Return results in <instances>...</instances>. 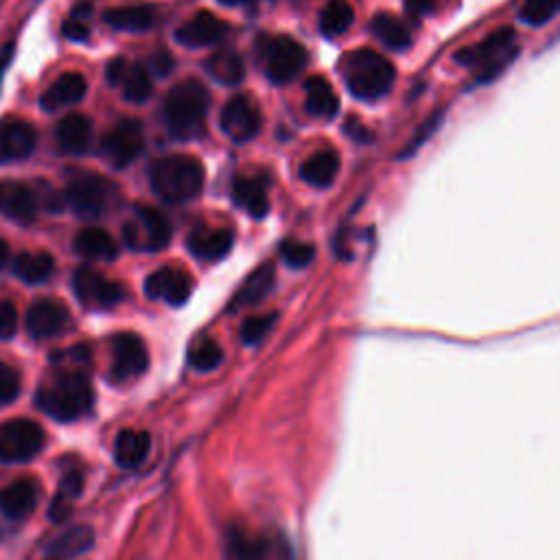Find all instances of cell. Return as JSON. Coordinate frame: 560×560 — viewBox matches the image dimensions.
<instances>
[{
    "label": "cell",
    "instance_id": "6da1fadb",
    "mask_svg": "<svg viewBox=\"0 0 560 560\" xmlns=\"http://www.w3.org/2000/svg\"><path fill=\"white\" fill-rule=\"evenodd\" d=\"M35 403L46 416L60 420V423H70L92 410L95 392H92L90 379L84 372L64 370L42 385Z\"/></svg>",
    "mask_w": 560,
    "mask_h": 560
},
{
    "label": "cell",
    "instance_id": "7a4b0ae2",
    "mask_svg": "<svg viewBox=\"0 0 560 560\" xmlns=\"http://www.w3.org/2000/svg\"><path fill=\"white\" fill-rule=\"evenodd\" d=\"M151 189L167 204H186L204 191L206 171L193 156L175 154L156 160L149 169Z\"/></svg>",
    "mask_w": 560,
    "mask_h": 560
},
{
    "label": "cell",
    "instance_id": "3957f363",
    "mask_svg": "<svg viewBox=\"0 0 560 560\" xmlns=\"http://www.w3.org/2000/svg\"><path fill=\"white\" fill-rule=\"evenodd\" d=\"M210 95L202 81L186 79L175 86L165 101V123L175 140H195L204 134Z\"/></svg>",
    "mask_w": 560,
    "mask_h": 560
},
{
    "label": "cell",
    "instance_id": "277c9868",
    "mask_svg": "<svg viewBox=\"0 0 560 560\" xmlns=\"http://www.w3.org/2000/svg\"><path fill=\"white\" fill-rule=\"evenodd\" d=\"M340 73L353 97L361 101H377L385 97L396 79L394 66L383 55L370 49L348 53L340 62Z\"/></svg>",
    "mask_w": 560,
    "mask_h": 560
},
{
    "label": "cell",
    "instance_id": "5b68a950",
    "mask_svg": "<svg viewBox=\"0 0 560 560\" xmlns=\"http://www.w3.org/2000/svg\"><path fill=\"white\" fill-rule=\"evenodd\" d=\"M515 40V31L499 29L490 33L482 42H477L475 46L455 53V62L466 68H475L477 75H480V81H490L499 73H504L508 64L519 55V46L515 44Z\"/></svg>",
    "mask_w": 560,
    "mask_h": 560
},
{
    "label": "cell",
    "instance_id": "8992f818",
    "mask_svg": "<svg viewBox=\"0 0 560 560\" xmlns=\"http://www.w3.org/2000/svg\"><path fill=\"white\" fill-rule=\"evenodd\" d=\"M116 200L112 182L97 173H81L66 184L64 202L81 219H97L108 213Z\"/></svg>",
    "mask_w": 560,
    "mask_h": 560
},
{
    "label": "cell",
    "instance_id": "52a82bcc",
    "mask_svg": "<svg viewBox=\"0 0 560 560\" xmlns=\"http://www.w3.org/2000/svg\"><path fill=\"white\" fill-rule=\"evenodd\" d=\"M123 241L136 252H160L171 243V224L160 210L138 206L134 217L123 226Z\"/></svg>",
    "mask_w": 560,
    "mask_h": 560
},
{
    "label": "cell",
    "instance_id": "ba28073f",
    "mask_svg": "<svg viewBox=\"0 0 560 560\" xmlns=\"http://www.w3.org/2000/svg\"><path fill=\"white\" fill-rule=\"evenodd\" d=\"M44 429L27 418H11L0 425V462L22 464L44 449Z\"/></svg>",
    "mask_w": 560,
    "mask_h": 560
},
{
    "label": "cell",
    "instance_id": "9c48e42d",
    "mask_svg": "<svg viewBox=\"0 0 560 560\" xmlns=\"http://www.w3.org/2000/svg\"><path fill=\"white\" fill-rule=\"evenodd\" d=\"M307 66V51L302 44L287 35L267 40L263 46V68L267 79L276 86L294 81Z\"/></svg>",
    "mask_w": 560,
    "mask_h": 560
},
{
    "label": "cell",
    "instance_id": "30bf717a",
    "mask_svg": "<svg viewBox=\"0 0 560 560\" xmlns=\"http://www.w3.org/2000/svg\"><path fill=\"white\" fill-rule=\"evenodd\" d=\"M145 149V132L143 125L134 119H125L116 123L110 134L103 138L101 156L114 169H125L143 154Z\"/></svg>",
    "mask_w": 560,
    "mask_h": 560
},
{
    "label": "cell",
    "instance_id": "8fae6325",
    "mask_svg": "<svg viewBox=\"0 0 560 560\" xmlns=\"http://www.w3.org/2000/svg\"><path fill=\"white\" fill-rule=\"evenodd\" d=\"M219 125L230 140H235V143H248V140L256 138L261 132L263 119L259 105H256V101L250 95L232 97L224 105V110H221Z\"/></svg>",
    "mask_w": 560,
    "mask_h": 560
},
{
    "label": "cell",
    "instance_id": "7c38bea8",
    "mask_svg": "<svg viewBox=\"0 0 560 560\" xmlns=\"http://www.w3.org/2000/svg\"><path fill=\"white\" fill-rule=\"evenodd\" d=\"M73 289L86 309H112L123 300V287L92 267H79L73 278Z\"/></svg>",
    "mask_w": 560,
    "mask_h": 560
},
{
    "label": "cell",
    "instance_id": "4fadbf2b",
    "mask_svg": "<svg viewBox=\"0 0 560 560\" xmlns=\"http://www.w3.org/2000/svg\"><path fill=\"white\" fill-rule=\"evenodd\" d=\"M149 366L145 342L134 333H116L112 337V379L130 381L143 375Z\"/></svg>",
    "mask_w": 560,
    "mask_h": 560
},
{
    "label": "cell",
    "instance_id": "5bb4252c",
    "mask_svg": "<svg viewBox=\"0 0 560 560\" xmlns=\"http://www.w3.org/2000/svg\"><path fill=\"white\" fill-rule=\"evenodd\" d=\"M70 326V313L60 300H35L27 311V331L33 340H53Z\"/></svg>",
    "mask_w": 560,
    "mask_h": 560
},
{
    "label": "cell",
    "instance_id": "9a60e30c",
    "mask_svg": "<svg viewBox=\"0 0 560 560\" xmlns=\"http://www.w3.org/2000/svg\"><path fill=\"white\" fill-rule=\"evenodd\" d=\"M35 143H38V132L31 123L16 119V116H7L0 121V165L29 158Z\"/></svg>",
    "mask_w": 560,
    "mask_h": 560
},
{
    "label": "cell",
    "instance_id": "2e32d148",
    "mask_svg": "<svg viewBox=\"0 0 560 560\" xmlns=\"http://www.w3.org/2000/svg\"><path fill=\"white\" fill-rule=\"evenodd\" d=\"M145 294L151 300H165L171 307H182L193 294V280L189 274L175 270V267H162V270L147 276Z\"/></svg>",
    "mask_w": 560,
    "mask_h": 560
},
{
    "label": "cell",
    "instance_id": "e0dca14e",
    "mask_svg": "<svg viewBox=\"0 0 560 560\" xmlns=\"http://www.w3.org/2000/svg\"><path fill=\"white\" fill-rule=\"evenodd\" d=\"M228 25L224 20H219L210 11H200V14L186 20L184 25L175 31V40H178L186 49H202V46L217 44L226 38Z\"/></svg>",
    "mask_w": 560,
    "mask_h": 560
},
{
    "label": "cell",
    "instance_id": "ac0fdd59",
    "mask_svg": "<svg viewBox=\"0 0 560 560\" xmlns=\"http://www.w3.org/2000/svg\"><path fill=\"white\" fill-rule=\"evenodd\" d=\"M232 243H235V237L230 230L200 226L186 239V248L202 261H219L232 250Z\"/></svg>",
    "mask_w": 560,
    "mask_h": 560
},
{
    "label": "cell",
    "instance_id": "d6986e66",
    "mask_svg": "<svg viewBox=\"0 0 560 560\" xmlns=\"http://www.w3.org/2000/svg\"><path fill=\"white\" fill-rule=\"evenodd\" d=\"M40 488L33 480H18L0 493V515L20 521L29 517L38 506Z\"/></svg>",
    "mask_w": 560,
    "mask_h": 560
},
{
    "label": "cell",
    "instance_id": "ffe728a7",
    "mask_svg": "<svg viewBox=\"0 0 560 560\" xmlns=\"http://www.w3.org/2000/svg\"><path fill=\"white\" fill-rule=\"evenodd\" d=\"M232 202L254 219H263L270 213V197H267L265 182L256 175H239L232 184Z\"/></svg>",
    "mask_w": 560,
    "mask_h": 560
},
{
    "label": "cell",
    "instance_id": "44dd1931",
    "mask_svg": "<svg viewBox=\"0 0 560 560\" xmlns=\"http://www.w3.org/2000/svg\"><path fill=\"white\" fill-rule=\"evenodd\" d=\"M274 283H276V270L272 263H263L261 267H256V270L245 278V283L239 287L235 298H232L230 311L259 305V302H263L272 294Z\"/></svg>",
    "mask_w": 560,
    "mask_h": 560
},
{
    "label": "cell",
    "instance_id": "7402d4cb",
    "mask_svg": "<svg viewBox=\"0 0 560 560\" xmlns=\"http://www.w3.org/2000/svg\"><path fill=\"white\" fill-rule=\"evenodd\" d=\"M86 79L79 73H66L60 79H55L53 84L44 90L40 99L42 110L46 112H60L68 105H75L86 95Z\"/></svg>",
    "mask_w": 560,
    "mask_h": 560
},
{
    "label": "cell",
    "instance_id": "603a6c76",
    "mask_svg": "<svg viewBox=\"0 0 560 560\" xmlns=\"http://www.w3.org/2000/svg\"><path fill=\"white\" fill-rule=\"evenodd\" d=\"M92 138V123L81 114H66L64 119L57 123L55 140L64 154L81 156L86 154Z\"/></svg>",
    "mask_w": 560,
    "mask_h": 560
},
{
    "label": "cell",
    "instance_id": "cb8c5ba5",
    "mask_svg": "<svg viewBox=\"0 0 560 560\" xmlns=\"http://www.w3.org/2000/svg\"><path fill=\"white\" fill-rule=\"evenodd\" d=\"M0 213L7 215L16 224H31L38 213V197L25 184L7 182L3 184V200H0Z\"/></svg>",
    "mask_w": 560,
    "mask_h": 560
},
{
    "label": "cell",
    "instance_id": "d4e9b609",
    "mask_svg": "<svg viewBox=\"0 0 560 560\" xmlns=\"http://www.w3.org/2000/svg\"><path fill=\"white\" fill-rule=\"evenodd\" d=\"M151 451V438L147 431L123 429L114 442V460L121 469H138Z\"/></svg>",
    "mask_w": 560,
    "mask_h": 560
},
{
    "label": "cell",
    "instance_id": "484cf974",
    "mask_svg": "<svg viewBox=\"0 0 560 560\" xmlns=\"http://www.w3.org/2000/svg\"><path fill=\"white\" fill-rule=\"evenodd\" d=\"M92 545H95V530L90 525H73L60 536H55L51 545L46 547V554H49V560H68L88 552Z\"/></svg>",
    "mask_w": 560,
    "mask_h": 560
},
{
    "label": "cell",
    "instance_id": "4316f807",
    "mask_svg": "<svg viewBox=\"0 0 560 560\" xmlns=\"http://www.w3.org/2000/svg\"><path fill=\"white\" fill-rule=\"evenodd\" d=\"M73 248L90 261H114L119 256V245L103 228H84L75 237Z\"/></svg>",
    "mask_w": 560,
    "mask_h": 560
},
{
    "label": "cell",
    "instance_id": "83f0119b",
    "mask_svg": "<svg viewBox=\"0 0 560 560\" xmlns=\"http://www.w3.org/2000/svg\"><path fill=\"white\" fill-rule=\"evenodd\" d=\"M337 171H340V156H337L333 149L315 151V154L302 162L300 167L302 180L315 186V189L331 186L333 180L337 178Z\"/></svg>",
    "mask_w": 560,
    "mask_h": 560
},
{
    "label": "cell",
    "instance_id": "f1b7e54d",
    "mask_svg": "<svg viewBox=\"0 0 560 560\" xmlns=\"http://www.w3.org/2000/svg\"><path fill=\"white\" fill-rule=\"evenodd\" d=\"M81 488H84V473H81V469L70 466V469L64 471L60 488H57V495L51 501L49 517L55 523H64L70 517L75 499L81 495Z\"/></svg>",
    "mask_w": 560,
    "mask_h": 560
},
{
    "label": "cell",
    "instance_id": "f546056e",
    "mask_svg": "<svg viewBox=\"0 0 560 560\" xmlns=\"http://www.w3.org/2000/svg\"><path fill=\"white\" fill-rule=\"evenodd\" d=\"M307 92V112L313 119H333V116L340 112V99H337V92L324 77H311L305 84Z\"/></svg>",
    "mask_w": 560,
    "mask_h": 560
},
{
    "label": "cell",
    "instance_id": "4dcf8cb0",
    "mask_svg": "<svg viewBox=\"0 0 560 560\" xmlns=\"http://www.w3.org/2000/svg\"><path fill=\"white\" fill-rule=\"evenodd\" d=\"M103 20L116 31H130V33H140L149 31L156 22V11L147 5H134V7H114L108 14L103 16Z\"/></svg>",
    "mask_w": 560,
    "mask_h": 560
},
{
    "label": "cell",
    "instance_id": "1f68e13d",
    "mask_svg": "<svg viewBox=\"0 0 560 560\" xmlns=\"http://www.w3.org/2000/svg\"><path fill=\"white\" fill-rule=\"evenodd\" d=\"M370 31L383 46H388L392 51H405L407 46L412 44L410 29H407L399 18L392 14H385V11L372 18Z\"/></svg>",
    "mask_w": 560,
    "mask_h": 560
},
{
    "label": "cell",
    "instance_id": "d6a6232c",
    "mask_svg": "<svg viewBox=\"0 0 560 560\" xmlns=\"http://www.w3.org/2000/svg\"><path fill=\"white\" fill-rule=\"evenodd\" d=\"M206 70L210 77L224 86H237L245 77V64L241 60V55L230 49L210 55L206 62Z\"/></svg>",
    "mask_w": 560,
    "mask_h": 560
},
{
    "label": "cell",
    "instance_id": "836d02e7",
    "mask_svg": "<svg viewBox=\"0 0 560 560\" xmlns=\"http://www.w3.org/2000/svg\"><path fill=\"white\" fill-rule=\"evenodd\" d=\"M55 261L44 252H22L14 261V274L27 285H40L51 278Z\"/></svg>",
    "mask_w": 560,
    "mask_h": 560
},
{
    "label": "cell",
    "instance_id": "e575fe53",
    "mask_svg": "<svg viewBox=\"0 0 560 560\" xmlns=\"http://www.w3.org/2000/svg\"><path fill=\"white\" fill-rule=\"evenodd\" d=\"M270 545L259 536H252L239 528H232L226 539V554L230 560H265Z\"/></svg>",
    "mask_w": 560,
    "mask_h": 560
},
{
    "label": "cell",
    "instance_id": "d590c367",
    "mask_svg": "<svg viewBox=\"0 0 560 560\" xmlns=\"http://www.w3.org/2000/svg\"><path fill=\"white\" fill-rule=\"evenodd\" d=\"M355 22V11L346 0H329L320 14V31L326 38L344 35Z\"/></svg>",
    "mask_w": 560,
    "mask_h": 560
},
{
    "label": "cell",
    "instance_id": "8d00e7d4",
    "mask_svg": "<svg viewBox=\"0 0 560 560\" xmlns=\"http://www.w3.org/2000/svg\"><path fill=\"white\" fill-rule=\"evenodd\" d=\"M116 86L123 90L125 99L132 103H145L151 97V90H154L147 70L140 64H130V62H127L119 84Z\"/></svg>",
    "mask_w": 560,
    "mask_h": 560
},
{
    "label": "cell",
    "instance_id": "74e56055",
    "mask_svg": "<svg viewBox=\"0 0 560 560\" xmlns=\"http://www.w3.org/2000/svg\"><path fill=\"white\" fill-rule=\"evenodd\" d=\"M224 361V350L213 340H200L189 350V364L197 372H210L221 366Z\"/></svg>",
    "mask_w": 560,
    "mask_h": 560
},
{
    "label": "cell",
    "instance_id": "f35d334b",
    "mask_svg": "<svg viewBox=\"0 0 560 560\" xmlns=\"http://www.w3.org/2000/svg\"><path fill=\"white\" fill-rule=\"evenodd\" d=\"M276 318L278 315L276 313H263V315H252V318H248L243 322L241 326V342L245 346H256V344H261L267 333H270L274 329V324H276Z\"/></svg>",
    "mask_w": 560,
    "mask_h": 560
},
{
    "label": "cell",
    "instance_id": "ab89813d",
    "mask_svg": "<svg viewBox=\"0 0 560 560\" xmlns=\"http://www.w3.org/2000/svg\"><path fill=\"white\" fill-rule=\"evenodd\" d=\"M560 9V0H525L521 7V20L530 27H543Z\"/></svg>",
    "mask_w": 560,
    "mask_h": 560
},
{
    "label": "cell",
    "instance_id": "60d3db41",
    "mask_svg": "<svg viewBox=\"0 0 560 560\" xmlns=\"http://www.w3.org/2000/svg\"><path fill=\"white\" fill-rule=\"evenodd\" d=\"M280 254H283V261L294 267V270H302V267L311 265V261L315 259V248L311 243H302V241H287L280 248Z\"/></svg>",
    "mask_w": 560,
    "mask_h": 560
},
{
    "label": "cell",
    "instance_id": "b9f144b4",
    "mask_svg": "<svg viewBox=\"0 0 560 560\" xmlns=\"http://www.w3.org/2000/svg\"><path fill=\"white\" fill-rule=\"evenodd\" d=\"M20 394V375L18 372L7 366L0 364V407H7L18 399Z\"/></svg>",
    "mask_w": 560,
    "mask_h": 560
},
{
    "label": "cell",
    "instance_id": "7bdbcfd3",
    "mask_svg": "<svg viewBox=\"0 0 560 560\" xmlns=\"http://www.w3.org/2000/svg\"><path fill=\"white\" fill-rule=\"evenodd\" d=\"M18 331V313L11 302H0V340H11Z\"/></svg>",
    "mask_w": 560,
    "mask_h": 560
},
{
    "label": "cell",
    "instance_id": "ee69618b",
    "mask_svg": "<svg viewBox=\"0 0 560 560\" xmlns=\"http://www.w3.org/2000/svg\"><path fill=\"white\" fill-rule=\"evenodd\" d=\"M64 35L68 40L73 42H86L90 38V27L86 20H77V18H70L64 22Z\"/></svg>",
    "mask_w": 560,
    "mask_h": 560
},
{
    "label": "cell",
    "instance_id": "f6af8a7d",
    "mask_svg": "<svg viewBox=\"0 0 560 560\" xmlns=\"http://www.w3.org/2000/svg\"><path fill=\"white\" fill-rule=\"evenodd\" d=\"M442 0H407V9L414 16H429L434 14Z\"/></svg>",
    "mask_w": 560,
    "mask_h": 560
},
{
    "label": "cell",
    "instance_id": "bcb514c9",
    "mask_svg": "<svg viewBox=\"0 0 560 560\" xmlns=\"http://www.w3.org/2000/svg\"><path fill=\"white\" fill-rule=\"evenodd\" d=\"M151 66H154V73L158 77H167L173 70V57L167 51H160L154 55V60H151Z\"/></svg>",
    "mask_w": 560,
    "mask_h": 560
},
{
    "label": "cell",
    "instance_id": "7dc6e473",
    "mask_svg": "<svg viewBox=\"0 0 560 560\" xmlns=\"http://www.w3.org/2000/svg\"><path fill=\"white\" fill-rule=\"evenodd\" d=\"M14 53H16V46L11 42L5 44V46H0V86H3V77L7 73L11 60H14Z\"/></svg>",
    "mask_w": 560,
    "mask_h": 560
},
{
    "label": "cell",
    "instance_id": "c3c4849f",
    "mask_svg": "<svg viewBox=\"0 0 560 560\" xmlns=\"http://www.w3.org/2000/svg\"><path fill=\"white\" fill-rule=\"evenodd\" d=\"M7 259H9V245H7V241L0 239V270L5 267Z\"/></svg>",
    "mask_w": 560,
    "mask_h": 560
},
{
    "label": "cell",
    "instance_id": "681fc988",
    "mask_svg": "<svg viewBox=\"0 0 560 560\" xmlns=\"http://www.w3.org/2000/svg\"><path fill=\"white\" fill-rule=\"evenodd\" d=\"M219 3L226 7H235V5H254L256 0H219Z\"/></svg>",
    "mask_w": 560,
    "mask_h": 560
},
{
    "label": "cell",
    "instance_id": "f907efd6",
    "mask_svg": "<svg viewBox=\"0 0 560 560\" xmlns=\"http://www.w3.org/2000/svg\"><path fill=\"white\" fill-rule=\"evenodd\" d=\"M0 200H3V184H0Z\"/></svg>",
    "mask_w": 560,
    "mask_h": 560
}]
</instances>
